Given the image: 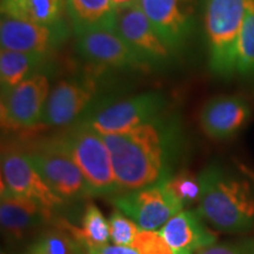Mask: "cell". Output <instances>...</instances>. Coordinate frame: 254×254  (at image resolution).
Masks as SVG:
<instances>
[{
	"label": "cell",
	"instance_id": "1",
	"mask_svg": "<svg viewBox=\"0 0 254 254\" xmlns=\"http://www.w3.org/2000/svg\"><path fill=\"white\" fill-rule=\"evenodd\" d=\"M112 158L120 193L165 183L184 154L180 117L166 112L120 134H101Z\"/></svg>",
	"mask_w": 254,
	"mask_h": 254
},
{
	"label": "cell",
	"instance_id": "2",
	"mask_svg": "<svg viewBox=\"0 0 254 254\" xmlns=\"http://www.w3.org/2000/svg\"><path fill=\"white\" fill-rule=\"evenodd\" d=\"M196 211L214 231L245 234L254 230V190L249 180L212 161L198 173Z\"/></svg>",
	"mask_w": 254,
	"mask_h": 254
},
{
	"label": "cell",
	"instance_id": "3",
	"mask_svg": "<svg viewBox=\"0 0 254 254\" xmlns=\"http://www.w3.org/2000/svg\"><path fill=\"white\" fill-rule=\"evenodd\" d=\"M49 139L74 161L86 179L93 198H111L119 194L112 158L100 133L78 122L65 127L63 132L49 136Z\"/></svg>",
	"mask_w": 254,
	"mask_h": 254
},
{
	"label": "cell",
	"instance_id": "4",
	"mask_svg": "<svg viewBox=\"0 0 254 254\" xmlns=\"http://www.w3.org/2000/svg\"><path fill=\"white\" fill-rule=\"evenodd\" d=\"M202 25L209 72L215 78H234L236 52L245 20L247 0H202Z\"/></svg>",
	"mask_w": 254,
	"mask_h": 254
},
{
	"label": "cell",
	"instance_id": "5",
	"mask_svg": "<svg viewBox=\"0 0 254 254\" xmlns=\"http://www.w3.org/2000/svg\"><path fill=\"white\" fill-rule=\"evenodd\" d=\"M168 105L166 95L158 91L117 100L106 97L98 100L79 122L100 134H120L166 113Z\"/></svg>",
	"mask_w": 254,
	"mask_h": 254
},
{
	"label": "cell",
	"instance_id": "6",
	"mask_svg": "<svg viewBox=\"0 0 254 254\" xmlns=\"http://www.w3.org/2000/svg\"><path fill=\"white\" fill-rule=\"evenodd\" d=\"M18 144L47 186L64 201L72 205L93 198L79 167L49 138L30 141L26 145Z\"/></svg>",
	"mask_w": 254,
	"mask_h": 254
},
{
	"label": "cell",
	"instance_id": "7",
	"mask_svg": "<svg viewBox=\"0 0 254 254\" xmlns=\"http://www.w3.org/2000/svg\"><path fill=\"white\" fill-rule=\"evenodd\" d=\"M58 214L36 200L15 194L4 183L0 190V226L6 245L23 251L41 231L55 225Z\"/></svg>",
	"mask_w": 254,
	"mask_h": 254
},
{
	"label": "cell",
	"instance_id": "8",
	"mask_svg": "<svg viewBox=\"0 0 254 254\" xmlns=\"http://www.w3.org/2000/svg\"><path fill=\"white\" fill-rule=\"evenodd\" d=\"M144 13L173 55L189 46L199 25V0H139Z\"/></svg>",
	"mask_w": 254,
	"mask_h": 254
},
{
	"label": "cell",
	"instance_id": "9",
	"mask_svg": "<svg viewBox=\"0 0 254 254\" xmlns=\"http://www.w3.org/2000/svg\"><path fill=\"white\" fill-rule=\"evenodd\" d=\"M99 84L91 75L64 79L50 91L41 126L65 128L79 122L99 100Z\"/></svg>",
	"mask_w": 254,
	"mask_h": 254
},
{
	"label": "cell",
	"instance_id": "10",
	"mask_svg": "<svg viewBox=\"0 0 254 254\" xmlns=\"http://www.w3.org/2000/svg\"><path fill=\"white\" fill-rule=\"evenodd\" d=\"M51 87L45 72L31 75L1 97L0 122L5 132L40 127Z\"/></svg>",
	"mask_w": 254,
	"mask_h": 254
},
{
	"label": "cell",
	"instance_id": "11",
	"mask_svg": "<svg viewBox=\"0 0 254 254\" xmlns=\"http://www.w3.org/2000/svg\"><path fill=\"white\" fill-rule=\"evenodd\" d=\"M110 201L145 231H159L173 215L184 209L165 183L122 192L111 196Z\"/></svg>",
	"mask_w": 254,
	"mask_h": 254
},
{
	"label": "cell",
	"instance_id": "12",
	"mask_svg": "<svg viewBox=\"0 0 254 254\" xmlns=\"http://www.w3.org/2000/svg\"><path fill=\"white\" fill-rule=\"evenodd\" d=\"M1 183L15 194L36 200L56 214L69 206L47 186L18 142L2 146Z\"/></svg>",
	"mask_w": 254,
	"mask_h": 254
},
{
	"label": "cell",
	"instance_id": "13",
	"mask_svg": "<svg viewBox=\"0 0 254 254\" xmlns=\"http://www.w3.org/2000/svg\"><path fill=\"white\" fill-rule=\"evenodd\" d=\"M71 34L66 21L41 24L1 15L0 45L1 49L15 52L51 56L67 41Z\"/></svg>",
	"mask_w": 254,
	"mask_h": 254
},
{
	"label": "cell",
	"instance_id": "14",
	"mask_svg": "<svg viewBox=\"0 0 254 254\" xmlns=\"http://www.w3.org/2000/svg\"><path fill=\"white\" fill-rule=\"evenodd\" d=\"M75 39L78 55L97 67L118 71L151 69L116 30L91 31L77 36Z\"/></svg>",
	"mask_w": 254,
	"mask_h": 254
},
{
	"label": "cell",
	"instance_id": "15",
	"mask_svg": "<svg viewBox=\"0 0 254 254\" xmlns=\"http://www.w3.org/2000/svg\"><path fill=\"white\" fill-rule=\"evenodd\" d=\"M116 31L151 68L166 65L174 56L139 4L117 8Z\"/></svg>",
	"mask_w": 254,
	"mask_h": 254
},
{
	"label": "cell",
	"instance_id": "16",
	"mask_svg": "<svg viewBox=\"0 0 254 254\" xmlns=\"http://www.w3.org/2000/svg\"><path fill=\"white\" fill-rule=\"evenodd\" d=\"M252 116L250 101L243 95L220 94L209 98L199 112L201 131L212 140L234 138Z\"/></svg>",
	"mask_w": 254,
	"mask_h": 254
},
{
	"label": "cell",
	"instance_id": "17",
	"mask_svg": "<svg viewBox=\"0 0 254 254\" xmlns=\"http://www.w3.org/2000/svg\"><path fill=\"white\" fill-rule=\"evenodd\" d=\"M176 253H195L217 243L214 230L195 209L184 208L159 230Z\"/></svg>",
	"mask_w": 254,
	"mask_h": 254
},
{
	"label": "cell",
	"instance_id": "18",
	"mask_svg": "<svg viewBox=\"0 0 254 254\" xmlns=\"http://www.w3.org/2000/svg\"><path fill=\"white\" fill-rule=\"evenodd\" d=\"M75 37L97 30H116L117 8L111 0H65Z\"/></svg>",
	"mask_w": 254,
	"mask_h": 254
},
{
	"label": "cell",
	"instance_id": "19",
	"mask_svg": "<svg viewBox=\"0 0 254 254\" xmlns=\"http://www.w3.org/2000/svg\"><path fill=\"white\" fill-rule=\"evenodd\" d=\"M49 57L37 53L0 51V90L1 97L31 75L45 72Z\"/></svg>",
	"mask_w": 254,
	"mask_h": 254
},
{
	"label": "cell",
	"instance_id": "20",
	"mask_svg": "<svg viewBox=\"0 0 254 254\" xmlns=\"http://www.w3.org/2000/svg\"><path fill=\"white\" fill-rule=\"evenodd\" d=\"M55 224L68 231L86 251L92 247L106 245L111 241L109 220L105 218L99 207L92 201H88L85 205L80 226H75L63 218H59Z\"/></svg>",
	"mask_w": 254,
	"mask_h": 254
},
{
	"label": "cell",
	"instance_id": "21",
	"mask_svg": "<svg viewBox=\"0 0 254 254\" xmlns=\"http://www.w3.org/2000/svg\"><path fill=\"white\" fill-rule=\"evenodd\" d=\"M20 254H87V252L68 231L55 224L34 237Z\"/></svg>",
	"mask_w": 254,
	"mask_h": 254
},
{
	"label": "cell",
	"instance_id": "22",
	"mask_svg": "<svg viewBox=\"0 0 254 254\" xmlns=\"http://www.w3.org/2000/svg\"><path fill=\"white\" fill-rule=\"evenodd\" d=\"M234 77L254 82V0H247L245 20L237 44Z\"/></svg>",
	"mask_w": 254,
	"mask_h": 254
},
{
	"label": "cell",
	"instance_id": "23",
	"mask_svg": "<svg viewBox=\"0 0 254 254\" xmlns=\"http://www.w3.org/2000/svg\"><path fill=\"white\" fill-rule=\"evenodd\" d=\"M64 9L65 0H24L7 17L41 24H55L63 20Z\"/></svg>",
	"mask_w": 254,
	"mask_h": 254
},
{
	"label": "cell",
	"instance_id": "24",
	"mask_svg": "<svg viewBox=\"0 0 254 254\" xmlns=\"http://www.w3.org/2000/svg\"><path fill=\"white\" fill-rule=\"evenodd\" d=\"M167 190L174 195L184 208H189L193 204H198L200 196V182L198 174H193L189 170H178L165 182Z\"/></svg>",
	"mask_w": 254,
	"mask_h": 254
},
{
	"label": "cell",
	"instance_id": "25",
	"mask_svg": "<svg viewBox=\"0 0 254 254\" xmlns=\"http://www.w3.org/2000/svg\"><path fill=\"white\" fill-rule=\"evenodd\" d=\"M109 224L111 241H112V244L120 246L132 247L136 234L141 230L134 221L117 208L111 212Z\"/></svg>",
	"mask_w": 254,
	"mask_h": 254
},
{
	"label": "cell",
	"instance_id": "26",
	"mask_svg": "<svg viewBox=\"0 0 254 254\" xmlns=\"http://www.w3.org/2000/svg\"><path fill=\"white\" fill-rule=\"evenodd\" d=\"M132 247L139 254H176L159 231L140 230Z\"/></svg>",
	"mask_w": 254,
	"mask_h": 254
},
{
	"label": "cell",
	"instance_id": "27",
	"mask_svg": "<svg viewBox=\"0 0 254 254\" xmlns=\"http://www.w3.org/2000/svg\"><path fill=\"white\" fill-rule=\"evenodd\" d=\"M194 254H254V238L243 237L236 240L215 243Z\"/></svg>",
	"mask_w": 254,
	"mask_h": 254
},
{
	"label": "cell",
	"instance_id": "28",
	"mask_svg": "<svg viewBox=\"0 0 254 254\" xmlns=\"http://www.w3.org/2000/svg\"><path fill=\"white\" fill-rule=\"evenodd\" d=\"M87 254H139L131 246H120L116 244H106V245L92 247L88 249Z\"/></svg>",
	"mask_w": 254,
	"mask_h": 254
},
{
	"label": "cell",
	"instance_id": "29",
	"mask_svg": "<svg viewBox=\"0 0 254 254\" xmlns=\"http://www.w3.org/2000/svg\"><path fill=\"white\" fill-rule=\"evenodd\" d=\"M24 0H1V15H11Z\"/></svg>",
	"mask_w": 254,
	"mask_h": 254
},
{
	"label": "cell",
	"instance_id": "30",
	"mask_svg": "<svg viewBox=\"0 0 254 254\" xmlns=\"http://www.w3.org/2000/svg\"><path fill=\"white\" fill-rule=\"evenodd\" d=\"M113 6L116 8H124L128 7V6L136 5L139 2V0H111Z\"/></svg>",
	"mask_w": 254,
	"mask_h": 254
},
{
	"label": "cell",
	"instance_id": "31",
	"mask_svg": "<svg viewBox=\"0 0 254 254\" xmlns=\"http://www.w3.org/2000/svg\"><path fill=\"white\" fill-rule=\"evenodd\" d=\"M176 254H194V253H189V252H183V253H176Z\"/></svg>",
	"mask_w": 254,
	"mask_h": 254
}]
</instances>
